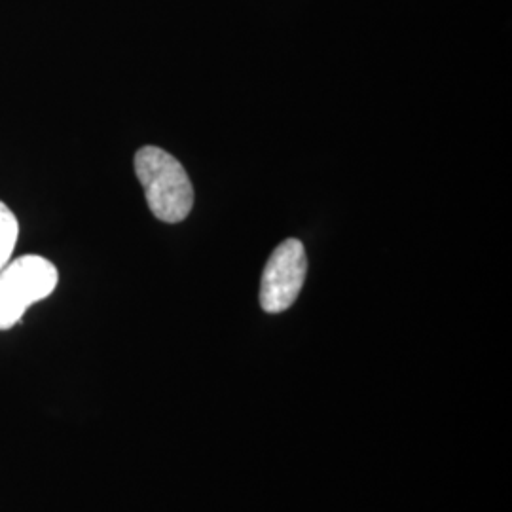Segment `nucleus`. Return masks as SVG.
<instances>
[{
	"mask_svg": "<svg viewBox=\"0 0 512 512\" xmlns=\"http://www.w3.org/2000/svg\"><path fill=\"white\" fill-rule=\"evenodd\" d=\"M135 173L156 219L177 224L190 215L194 188L175 156L162 148L143 147L135 154Z\"/></svg>",
	"mask_w": 512,
	"mask_h": 512,
	"instance_id": "obj_1",
	"label": "nucleus"
},
{
	"mask_svg": "<svg viewBox=\"0 0 512 512\" xmlns=\"http://www.w3.org/2000/svg\"><path fill=\"white\" fill-rule=\"evenodd\" d=\"M19 238V222L6 203L0 202V270L12 260Z\"/></svg>",
	"mask_w": 512,
	"mask_h": 512,
	"instance_id": "obj_4",
	"label": "nucleus"
},
{
	"mask_svg": "<svg viewBox=\"0 0 512 512\" xmlns=\"http://www.w3.org/2000/svg\"><path fill=\"white\" fill-rule=\"evenodd\" d=\"M308 258L302 241L287 239L275 247L260 279V306L268 313L289 310L304 287Z\"/></svg>",
	"mask_w": 512,
	"mask_h": 512,
	"instance_id": "obj_3",
	"label": "nucleus"
},
{
	"mask_svg": "<svg viewBox=\"0 0 512 512\" xmlns=\"http://www.w3.org/2000/svg\"><path fill=\"white\" fill-rule=\"evenodd\" d=\"M57 281V268L44 256L10 260L0 270V330L18 325L25 311L54 293Z\"/></svg>",
	"mask_w": 512,
	"mask_h": 512,
	"instance_id": "obj_2",
	"label": "nucleus"
}]
</instances>
